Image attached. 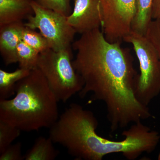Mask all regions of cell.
I'll return each instance as SVG.
<instances>
[{"label":"cell","mask_w":160,"mask_h":160,"mask_svg":"<svg viewBox=\"0 0 160 160\" xmlns=\"http://www.w3.org/2000/svg\"><path fill=\"white\" fill-rule=\"evenodd\" d=\"M41 6L67 17L71 13V0H36Z\"/></svg>","instance_id":"obj_17"},{"label":"cell","mask_w":160,"mask_h":160,"mask_svg":"<svg viewBox=\"0 0 160 160\" xmlns=\"http://www.w3.org/2000/svg\"><path fill=\"white\" fill-rule=\"evenodd\" d=\"M71 49L55 51L51 49L39 55L37 68L46 78L58 102H66L82 89V78L72 64Z\"/></svg>","instance_id":"obj_4"},{"label":"cell","mask_w":160,"mask_h":160,"mask_svg":"<svg viewBox=\"0 0 160 160\" xmlns=\"http://www.w3.org/2000/svg\"><path fill=\"white\" fill-rule=\"evenodd\" d=\"M39 54L37 51L21 41L17 49L18 63L19 68L29 71L37 68Z\"/></svg>","instance_id":"obj_14"},{"label":"cell","mask_w":160,"mask_h":160,"mask_svg":"<svg viewBox=\"0 0 160 160\" xmlns=\"http://www.w3.org/2000/svg\"><path fill=\"white\" fill-rule=\"evenodd\" d=\"M15 91L13 98L0 100V121L25 132L50 128L57 121L58 102L38 68L19 81Z\"/></svg>","instance_id":"obj_3"},{"label":"cell","mask_w":160,"mask_h":160,"mask_svg":"<svg viewBox=\"0 0 160 160\" xmlns=\"http://www.w3.org/2000/svg\"><path fill=\"white\" fill-rule=\"evenodd\" d=\"M123 41L132 45L139 63L136 96L140 102L148 106L160 93V62L157 53L146 35L131 31Z\"/></svg>","instance_id":"obj_5"},{"label":"cell","mask_w":160,"mask_h":160,"mask_svg":"<svg viewBox=\"0 0 160 160\" xmlns=\"http://www.w3.org/2000/svg\"><path fill=\"white\" fill-rule=\"evenodd\" d=\"M158 159L160 160V151L159 152L158 155Z\"/></svg>","instance_id":"obj_21"},{"label":"cell","mask_w":160,"mask_h":160,"mask_svg":"<svg viewBox=\"0 0 160 160\" xmlns=\"http://www.w3.org/2000/svg\"><path fill=\"white\" fill-rule=\"evenodd\" d=\"M151 17L152 20L160 18V0H152Z\"/></svg>","instance_id":"obj_20"},{"label":"cell","mask_w":160,"mask_h":160,"mask_svg":"<svg viewBox=\"0 0 160 160\" xmlns=\"http://www.w3.org/2000/svg\"><path fill=\"white\" fill-rule=\"evenodd\" d=\"M146 36L155 49L160 62V18L151 21Z\"/></svg>","instance_id":"obj_18"},{"label":"cell","mask_w":160,"mask_h":160,"mask_svg":"<svg viewBox=\"0 0 160 160\" xmlns=\"http://www.w3.org/2000/svg\"><path fill=\"white\" fill-rule=\"evenodd\" d=\"M53 142L50 138L39 137L35 141L33 146L24 155L26 160H53L59 154L56 149Z\"/></svg>","instance_id":"obj_11"},{"label":"cell","mask_w":160,"mask_h":160,"mask_svg":"<svg viewBox=\"0 0 160 160\" xmlns=\"http://www.w3.org/2000/svg\"><path fill=\"white\" fill-rule=\"evenodd\" d=\"M19 129L0 121V153L11 145L21 134Z\"/></svg>","instance_id":"obj_16"},{"label":"cell","mask_w":160,"mask_h":160,"mask_svg":"<svg viewBox=\"0 0 160 160\" xmlns=\"http://www.w3.org/2000/svg\"><path fill=\"white\" fill-rule=\"evenodd\" d=\"M33 14L27 18L25 26L39 30L55 51L71 49L76 32L67 22L66 16L46 8L36 0L32 2Z\"/></svg>","instance_id":"obj_6"},{"label":"cell","mask_w":160,"mask_h":160,"mask_svg":"<svg viewBox=\"0 0 160 160\" xmlns=\"http://www.w3.org/2000/svg\"><path fill=\"white\" fill-rule=\"evenodd\" d=\"M98 122L91 112L72 118L65 129L64 141L70 155L76 160H102L107 155L120 153L127 159H136L144 152L151 153L160 141L159 132L142 122L133 123L123 132L122 140L112 141L96 132Z\"/></svg>","instance_id":"obj_2"},{"label":"cell","mask_w":160,"mask_h":160,"mask_svg":"<svg viewBox=\"0 0 160 160\" xmlns=\"http://www.w3.org/2000/svg\"><path fill=\"white\" fill-rule=\"evenodd\" d=\"M30 72L20 68L12 72L0 69V100L8 99L15 95L17 83L28 76Z\"/></svg>","instance_id":"obj_12"},{"label":"cell","mask_w":160,"mask_h":160,"mask_svg":"<svg viewBox=\"0 0 160 160\" xmlns=\"http://www.w3.org/2000/svg\"><path fill=\"white\" fill-rule=\"evenodd\" d=\"M121 44L109 42L100 28L81 34L72 44L77 51L72 64L84 82L79 94L84 98L91 92L92 101L105 104L112 132L153 117L136 96L138 74L130 50Z\"/></svg>","instance_id":"obj_1"},{"label":"cell","mask_w":160,"mask_h":160,"mask_svg":"<svg viewBox=\"0 0 160 160\" xmlns=\"http://www.w3.org/2000/svg\"><path fill=\"white\" fill-rule=\"evenodd\" d=\"M25 27L22 22L0 26V53L6 66L18 63L17 49Z\"/></svg>","instance_id":"obj_9"},{"label":"cell","mask_w":160,"mask_h":160,"mask_svg":"<svg viewBox=\"0 0 160 160\" xmlns=\"http://www.w3.org/2000/svg\"><path fill=\"white\" fill-rule=\"evenodd\" d=\"M22 41L39 53L50 49L49 42L42 35L26 26L22 32Z\"/></svg>","instance_id":"obj_15"},{"label":"cell","mask_w":160,"mask_h":160,"mask_svg":"<svg viewBox=\"0 0 160 160\" xmlns=\"http://www.w3.org/2000/svg\"><path fill=\"white\" fill-rule=\"evenodd\" d=\"M74 7L67 17V22L82 34L102 27V12L100 0H73Z\"/></svg>","instance_id":"obj_8"},{"label":"cell","mask_w":160,"mask_h":160,"mask_svg":"<svg viewBox=\"0 0 160 160\" xmlns=\"http://www.w3.org/2000/svg\"><path fill=\"white\" fill-rule=\"evenodd\" d=\"M22 148L21 142L11 144L0 153V160H25L24 155L22 154Z\"/></svg>","instance_id":"obj_19"},{"label":"cell","mask_w":160,"mask_h":160,"mask_svg":"<svg viewBox=\"0 0 160 160\" xmlns=\"http://www.w3.org/2000/svg\"><path fill=\"white\" fill-rule=\"evenodd\" d=\"M33 0H0V26L22 22L33 14Z\"/></svg>","instance_id":"obj_10"},{"label":"cell","mask_w":160,"mask_h":160,"mask_svg":"<svg viewBox=\"0 0 160 160\" xmlns=\"http://www.w3.org/2000/svg\"><path fill=\"white\" fill-rule=\"evenodd\" d=\"M152 0H137L136 12L132 31L146 35V31L152 19L151 8Z\"/></svg>","instance_id":"obj_13"},{"label":"cell","mask_w":160,"mask_h":160,"mask_svg":"<svg viewBox=\"0 0 160 160\" xmlns=\"http://www.w3.org/2000/svg\"><path fill=\"white\" fill-rule=\"evenodd\" d=\"M102 12V31L111 43L124 42L131 32L137 0H100Z\"/></svg>","instance_id":"obj_7"}]
</instances>
